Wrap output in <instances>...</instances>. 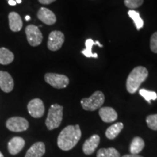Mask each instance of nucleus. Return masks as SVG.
I'll use <instances>...</instances> for the list:
<instances>
[{
	"mask_svg": "<svg viewBox=\"0 0 157 157\" xmlns=\"http://www.w3.org/2000/svg\"><path fill=\"white\" fill-rule=\"evenodd\" d=\"M82 132L78 124L68 125L60 132L58 137V146L64 151L71 150L81 139Z\"/></svg>",
	"mask_w": 157,
	"mask_h": 157,
	"instance_id": "obj_1",
	"label": "nucleus"
},
{
	"mask_svg": "<svg viewBox=\"0 0 157 157\" xmlns=\"http://www.w3.org/2000/svg\"><path fill=\"white\" fill-rule=\"evenodd\" d=\"M148 71L143 66H137L130 72L127 78L126 87L129 93L134 94L139 89L141 84L146 79Z\"/></svg>",
	"mask_w": 157,
	"mask_h": 157,
	"instance_id": "obj_2",
	"label": "nucleus"
},
{
	"mask_svg": "<svg viewBox=\"0 0 157 157\" xmlns=\"http://www.w3.org/2000/svg\"><path fill=\"white\" fill-rule=\"evenodd\" d=\"M63 107L59 104H53L49 109L48 117L45 121V124L49 130L58 128L63 120Z\"/></svg>",
	"mask_w": 157,
	"mask_h": 157,
	"instance_id": "obj_3",
	"label": "nucleus"
},
{
	"mask_svg": "<svg viewBox=\"0 0 157 157\" xmlns=\"http://www.w3.org/2000/svg\"><path fill=\"white\" fill-rule=\"evenodd\" d=\"M104 101V94L101 91H95L90 97L82 99L81 105L85 111H94L98 109H101Z\"/></svg>",
	"mask_w": 157,
	"mask_h": 157,
	"instance_id": "obj_4",
	"label": "nucleus"
},
{
	"mask_svg": "<svg viewBox=\"0 0 157 157\" xmlns=\"http://www.w3.org/2000/svg\"><path fill=\"white\" fill-rule=\"evenodd\" d=\"M44 80L47 83L56 89H63L69 84V78L63 74L47 73L44 75Z\"/></svg>",
	"mask_w": 157,
	"mask_h": 157,
	"instance_id": "obj_5",
	"label": "nucleus"
},
{
	"mask_svg": "<svg viewBox=\"0 0 157 157\" xmlns=\"http://www.w3.org/2000/svg\"><path fill=\"white\" fill-rule=\"evenodd\" d=\"M6 127L12 132H20L27 130L29 127V124L25 118L14 117L7 119L6 121Z\"/></svg>",
	"mask_w": 157,
	"mask_h": 157,
	"instance_id": "obj_6",
	"label": "nucleus"
},
{
	"mask_svg": "<svg viewBox=\"0 0 157 157\" xmlns=\"http://www.w3.org/2000/svg\"><path fill=\"white\" fill-rule=\"evenodd\" d=\"M26 34L27 41L29 44L32 47H36L41 44L42 42L43 36L39 27L34 25H29L25 30Z\"/></svg>",
	"mask_w": 157,
	"mask_h": 157,
	"instance_id": "obj_7",
	"label": "nucleus"
},
{
	"mask_svg": "<svg viewBox=\"0 0 157 157\" xmlns=\"http://www.w3.org/2000/svg\"><path fill=\"white\" fill-rule=\"evenodd\" d=\"M65 41L63 33L60 31H53L48 37V48L51 51H57L61 48Z\"/></svg>",
	"mask_w": 157,
	"mask_h": 157,
	"instance_id": "obj_8",
	"label": "nucleus"
},
{
	"mask_svg": "<svg viewBox=\"0 0 157 157\" xmlns=\"http://www.w3.org/2000/svg\"><path fill=\"white\" fill-rule=\"evenodd\" d=\"M28 111L34 118H41L44 113V105L43 101L39 98H34L28 103Z\"/></svg>",
	"mask_w": 157,
	"mask_h": 157,
	"instance_id": "obj_9",
	"label": "nucleus"
},
{
	"mask_svg": "<svg viewBox=\"0 0 157 157\" xmlns=\"http://www.w3.org/2000/svg\"><path fill=\"white\" fill-rule=\"evenodd\" d=\"M14 87V81L8 72L0 71V88L6 93H10Z\"/></svg>",
	"mask_w": 157,
	"mask_h": 157,
	"instance_id": "obj_10",
	"label": "nucleus"
},
{
	"mask_svg": "<svg viewBox=\"0 0 157 157\" xmlns=\"http://www.w3.org/2000/svg\"><path fill=\"white\" fill-rule=\"evenodd\" d=\"M101 137L98 135H93L85 140L82 146V151L86 155H91L95 152L100 143Z\"/></svg>",
	"mask_w": 157,
	"mask_h": 157,
	"instance_id": "obj_11",
	"label": "nucleus"
},
{
	"mask_svg": "<svg viewBox=\"0 0 157 157\" xmlns=\"http://www.w3.org/2000/svg\"><path fill=\"white\" fill-rule=\"evenodd\" d=\"M37 17L47 25H53L56 22V16L53 12L45 7H41L37 13Z\"/></svg>",
	"mask_w": 157,
	"mask_h": 157,
	"instance_id": "obj_12",
	"label": "nucleus"
},
{
	"mask_svg": "<svg viewBox=\"0 0 157 157\" xmlns=\"http://www.w3.org/2000/svg\"><path fill=\"white\" fill-rule=\"evenodd\" d=\"M25 146V140L21 137H14L9 141L7 148L9 153L12 155H16L22 151Z\"/></svg>",
	"mask_w": 157,
	"mask_h": 157,
	"instance_id": "obj_13",
	"label": "nucleus"
},
{
	"mask_svg": "<svg viewBox=\"0 0 157 157\" xmlns=\"http://www.w3.org/2000/svg\"><path fill=\"white\" fill-rule=\"evenodd\" d=\"M98 113L103 121L105 123L113 122L118 118L117 112L111 107H102L100 109Z\"/></svg>",
	"mask_w": 157,
	"mask_h": 157,
	"instance_id": "obj_14",
	"label": "nucleus"
},
{
	"mask_svg": "<svg viewBox=\"0 0 157 157\" xmlns=\"http://www.w3.org/2000/svg\"><path fill=\"white\" fill-rule=\"evenodd\" d=\"M45 154V145L43 142L34 143L27 151L25 157H42Z\"/></svg>",
	"mask_w": 157,
	"mask_h": 157,
	"instance_id": "obj_15",
	"label": "nucleus"
},
{
	"mask_svg": "<svg viewBox=\"0 0 157 157\" xmlns=\"http://www.w3.org/2000/svg\"><path fill=\"white\" fill-rule=\"evenodd\" d=\"M10 29L12 31L17 32L23 27V21L20 15L15 12H11L8 15Z\"/></svg>",
	"mask_w": 157,
	"mask_h": 157,
	"instance_id": "obj_16",
	"label": "nucleus"
},
{
	"mask_svg": "<svg viewBox=\"0 0 157 157\" xmlns=\"http://www.w3.org/2000/svg\"><path fill=\"white\" fill-rule=\"evenodd\" d=\"M124 128V124L121 122H117L110 126L105 131V136L109 140H113L117 137Z\"/></svg>",
	"mask_w": 157,
	"mask_h": 157,
	"instance_id": "obj_17",
	"label": "nucleus"
},
{
	"mask_svg": "<svg viewBox=\"0 0 157 157\" xmlns=\"http://www.w3.org/2000/svg\"><path fill=\"white\" fill-rule=\"evenodd\" d=\"M145 147L144 140L140 137H135L132 139L129 146V151L131 154H138Z\"/></svg>",
	"mask_w": 157,
	"mask_h": 157,
	"instance_id": "obj_18",
	"label": "nucleus"
},
{
	"mask_svg": "<svg viewBox=\"0 0 157 157\" xmlns=\"http://www.w3.org/2000/svg\"><path fill=\"white\" fill-rule=\"evenodd\" d=\"M13 60H14V54L10 50L5 48H0V64H10Z\"/></svg>",
	"mask_w": 157,
	"mask_h": 157,
	"instance_id": "obj_19",
	"label": "nucleus"
},
{
	"mask_svg": "<svg viewBox=\"0 0 157 157\" xmlns=\"http://www.w3.org/2000/svg\"><path fill=\"white\" fill-rule=\"evenodd\" d=\"M96 156L97 157H121L119 152L114 148L99 149Z\"/></svg>",
	"mask_w": 157,
	"mask_h": 157,
	"instance_id": "obj_20",
	"label": "nucleus"
},
{
	"mask_svg": "<svg viewBox=\"0 0 157 157\" xmlns=\"http://www.w3.org/2000/svg\"><path fill=\"white\" fill-rule=\"evenodd\" d=\"M94 45H95V43L92 39H87L85 41V46L86 48L84 50L82 51V53L87 58H98L97 53H93L92 49Z\"/></svg>",
	"mask_w": 157,
	"mask_h": 157,
	"instance_id": "obj_21",
	"label": "nucleus"
},
{
	"mask_svg": "<svg viewBox=\"0 0 157 157\" xmlns=\"http://www.w3.org/2000/svg\"><path fill=\"white\" fill-rule=\"evenodd\" d=\"M128 15L132 19L133 22H134L135 27H136L137 31H139L140 29L143 28L144 23H143V19L141 18L140 13H139L138 12L135 10H129Z\"/></svg>",
	"mask_w": 157,
	"mask_h": 157,
	"instance_id": "obj_22",
	"label": "nucleus"
},
{
	"mask_svg": "<svg viewBox=\"0 0 157 157\" xmlns=\"http://www.w3.org/2000/svg\"><path fill=\"white\" fill-rule=\"evenodd\" d=\"M139 93L149 103H151V101H155L157 99V94L154 91H149L146 89H140L139 90Z\"/></svg>",
	"mask_w": 157,
	"mask_h": 157,
	"instance_id": "obj_23",
	"label": "nucleus"
},
{
	"mask_svg": "<svg viewBox=\"0 0 157 157\" xmlns=\"http://www.w3.org/2000/svg\"><path fill=\"white\" fill-rule=\"evenodd\" d=\"M146 123L151 129L157 131V114L149 115L146 117Z\"/></svg>",
	"mask_w": 157,
	"mask_h": 157,
	"instance_id": "obj_24",
	"label": "nucleus"
},
{
	"mask_svg": "<svg viewBox=\"0 0 157 157\" xmlns=\"http://www.w3.org/2000/svg\"><path fill=\"white\" fill-rule=\"evenodd\" d=\"M143 0H124V5L129 9H135L143 5Z\"/></svg>",
	"mask_w": 157,
	"mask_h": 157,
	"instance_id": "obj_25",
	"label": "nucleus"
},
{
	"mask_svg": "<svg viewBox=\"0 0 157 157\" xmlns=\"http://www.w3.org/2000/svg\"><path fill=\"white\" fill-rule=\"evenodd\" d=\"M151 50L154 53H157V31L153 34L150 41Z\"/></svg>",
	"mask_w": 157,
	"mask_h": 157,
	"instance_id": "obj_26",
	"label": "nucleus"
},
{
	"mask_svg": "<svg viewBox=\"0 0 157 157\" xmlns=\"http://www.w3.org/2000/svg\"><path fill=\"white\" fill-rule=\"evenodd\" d=\"M38 1L41 4H43V5H50V4L56 1V0H38Z\"/></svg>",
	"mask_w": 157,
	"mask_h": 157,
	"instance_id": "obj_27",
	"label": "nucleus"
},
{
	"mask_svg": "<svg viewBox=\"0 0 157 157\" xmlns=\"http://www.w3.org/2000/svg\"><path fill=\"white\" fill-rule=\"evenodd\" d=\"M121 157H143L142 156H140L138 154H126V155H124L123 156Z\"/></svg>",
	"mask_w": 157,
	"mask_h": 157,
	"instance_id": "obj_28",
	"label": "nucleus"
},
{
	"mask_svg": "<svg viewBox=\"0 0 157 157\" xmlns=\"http://www.w3.org/2000/svg\"><path fill=\"white\" fill-rule=\"evenodd\" d=\"M8 4L10 5H12V6H15L16 5V2L14 1V0H8Z\"/></svg>",
	"mask_w": 157,
	"mask_h": 157,
	"instance_id": "obj_29",
	"label": "nucleus"
},
{
	"mask_svg": "<svg viewBox=\"0 0 157 157\" xmlns=\"http://www.w3.org/2000/svg\"><path fill=\"white\" fill-rule=\"evenodd\" d=\"M95 44H97L98 45V46L100 47V48H103V44H101V43L98 42V41H96V42H95Z\"/></svg>",
	"mask_w": 157,
	"mask_h": 157,
	"instance_id": "obj_30",
	"label": "nucleus"
},
{
	"mask_svg": "<svg viewBox=\"0 0 157 157\" xmlns=\"http://www.w3.org/2000/svg\"><path fill=\"white\" fill-rule=\"evenodd\" d=\"M25 21H29V20L31 19V17L29 16V15H26V16L25 17Z\"/></svg>",
	"mask_w": 157,
	"mask_h": 157,
	"instance_id": "obj_31",
	"label": "nucleus"
},
{
	"mask_svg": "<svg viewBox=\"0 0 157 157\" xmlns=\"http://www.w3.org/2000/svg\"><path fill=\"white\" fill-rule=\"evenodd\" d=\"M16 3H17V4H21V2H22V0H16Z\"/></svg>",
	"mask_w": 157,
	"mask_h": 157,
	"instance_id": "obj_32",
	"label": "nucleus"
},
{
	"mask_svg": "<svg viewBox=\"0 0 157 157\" xmlns=\"http://www.w3.org/2000/svg\"><path fill=\"white\" fill-rule=\"evenodd\" d=\"M0 157H4V155L2 154V153L0 151Z\"/></svg>",
	"mask_w": 157,
	"mask_h": 157,
	"instance_id": "obj_33",
	"label": "nucleus"
}]
</instances>
